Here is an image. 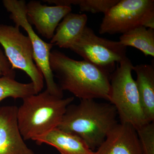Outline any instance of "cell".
Returning <instances> with one entry per match:
<instances>
[{"instance_id":"1","label":"cell","mask_w":154,"mask_h":154,"mask_svg":"<svg viewBox=\"0 0 154 154\" xmlns=\"http://www.w3.org/2000/svg\"><path fill=\"white\" fill-rule=\"evenodd\" d=\"M49 64L58 85L81 100L108 101L111 74L85 60H77L57 50L51 51Z\"/></svg>"},{"instance_id":"2","label":"cell","mask_w":154,"mask_h":154,"mask_svg":"<svg viewBox=\"0 0 154 154\" xmlns=\"http://www.w3.org/2000/svg\"><path fill=\"white\" fill-rule=\"evenodd\" d=\"M117 115L115 107L110 103L81 100L79 104L68 106L57 128L77 135L94 151L118 123Z\"/></svg>"},{"instance_id":"3","label":"cell","mask_w":154,"mask_h":154,"mask_svg":"<svg viewBox=\"0 0 154 154\" xmlns=\"http://www.w3.org/2000/svg\"><path fill=\"white\" fill-rule=\"evenodd\" d=\"M22 100L17 107V123L24 140H33L58 127L74 98H59L45 90Z\"/></svg>"},{"instance_id":"4","label":"cell","mask_w":154,"mask_h":154,"mask_svg":"<svg viewBox=\"0 0 154 154\" xmlns=\"http://www.w3.org/2000/svg\"><path fill=\"white\" fill-rule=\"evenodd\" d=\"M134 66L127 57L116 64L110 75L109 100L115 107L120 122L138 129L147 123L135 80L132 77Z\"/></svg>"},{"instance_id":"5","label":"cell","mask_w":154,"mask_h":154,"mask_svg":"<svg viewBox=\"0 0 154 154\" xmlns=\"http://www.w3.org/2000/svg\"><path fill=\"white\" fill-rule=\"evenodd\" d=\"M140 26L154 29V0H119L104 14L99 33L122 34Z\"/></svg>"},{"instance_id":"6","label":"cell","mask_w":154,"mask_h":154,"mask_svg":"<svg viewBox=\"0 0 154 154\" xmlns=\"http://www.w3.org/2000/svg\"><path fill=\"white\" fill-rule=\"evenodd\" d=\"M3 6L8 13L15 26L22 27L27 32L33 48V59L36 66L41 72L46 85V89L53 96L63 98V91L54 81V75L51 69L49 57L54 45L43 41L35 33L27 20L26 3L24 0H4Z\"/></svg>"},{"instance_id":"7","label":"cell","mask_w":154,"mask_h":154,"mask_svg":"<svg viewBox=\"0 0 154 154\" xmlns=\"http://www.w3.org/2000/svg\"><path fill=\"white\" fill-rule=\"evenodd\" d=\"M0 45L12 68L25 72L31 79L37 94L42 91L44 79L33 59L30 38L24 35L17 26L0 24Z\"/></svg>"},{"instance_id":"8","label":"cell","mask_w":154,"mask_h":154,"mask_svg":"<svg viewBox=\"0 0 154 154\" xmlns=\"http://www.w3.org/2000/svg\"><path fill=\"white\" fill-rule=\"evenodd\" d=\"M126 48L119 41L99 37L87 26L69 49L84 60L111 74L116 64L127 57Z\"/></svg>"},{"instance_id":"9","label":"cell","mask_w":154,"mask_h":154,"mask_svg":"<svg viewBox=\"0 0 154 154\" xmlns=\"http://www.w3.org/2000/svg\"><path fill=\"white\" fill-rule=\"evenodd\" d=\"M72 7L47 6L40 1H31L26 4V16L28 22L35 26L39 34L51 39L60 21L69 13Z\"/></svg>"},{"instance_id":"10","label":"cell","mask_w":154,"mask_h":154,"mask_svg":"<svg viewBox=\"0 0 154 154\" xmlns=\"http://www.w3.org/2000/svg\"><path fill=\"white\" fill-rule=\"evenodd\" d=\"M17 107H0V154H36L25 144L20 132Z\"/></svg>"},{"instance_id":"11","label":"cell","mask_w":154,"mask_h":154,"mask_svg":"<svg viewBox=\"0 0 154 154\" xmlns=\"http://www.w3.org/2000/svg\"><path fill=\"white\" fill-rule=\"evenodd\" d=\"M95 154H143L136 130L130 124L117 123Z\"/></svg>"},{"instance_id":"12","label":"cell","mask_w":154,"mask_h":154,"mask_svg":"<svg viewBox=\"0 0 154 154\" xmlns=\"http://www.w3.org/2000/svg\"><path fill=\"white\" fill-rule=\"evenodd\" d=\"M33 140L38 145L52 146L61 154H95L79 137L57 128Z\"/></svg>"},{"instance_id":"13","label":"cell","mask_w":154,"mask_h":154,"mask_svg":"<svg viewBox=\"0 0 154 154\" xmlns=\"http://www.w3.org/2000/svg\"><path fill=\"white\" fill-rule=\"evenodd\" d=\"M88 20L85 14L69 13L58 25L50 43L60 48L69 49L82 35Z\"/></svg>"},{"instance_id":"14","label":"cell","mask_w":154,"mask_h":154,"mask_svg":"<svg viewBox=\"0 0 154 154\" xmlns=\"http://www.w3.org/2000/svg\"><path fill=\"white\" fill-rule=\"evenodd\" d=\"M135 81L144 113L149 122H154V66L140 64L134 66Z\"/></svg>"},{"instance_id":"15","label":"cell","mask_w":154,"mask_h":154,"mask_svg":"<svg viewBox=\"0 0 154 154\" xmlns=\"http://www.w3.org/2000/svg\"><path fill=\"white\" fill-rule=\"evenodd\" d=\"M119 42L125 47L138 49L146 57H154V29L139 26L122 34Z\"/></svg>"},{"instance_id":"16","label":"cell","mask_w":154,"mask_h":154,"mask_svg":"<svg viewBox=\"0 0 154 154\" xmlns=\"http://www.w3.org/2000/svg\"><path fill=\"white\" fill-rule=\"evenodd\" d=\"M37 94L32 82L22 83L17 82L15 77H0V103L8 98L25 99Z\"/></svg>"},{"instance_id":"17","label":"cell","mask_w":154,"mask_h":154,"mask_svg":"<svg viewBox=\"0 0 154 154\" xmlns=\"http://www.w3.org/2000/svg\"><path fill=\"white\" fill-rule=\"evenodd\" d=\"M119 0H53V5L57 6L78 5L82 12L104 14L118 2Z\"/></svg>"},{"instance_id":"18","label":"cell","mask_w":154,"mask_h":154,"mask_svg":"<svg viewBox=\"0 0 154 154\" xmlns=\"http://www.w3.org/2000/svg\"><path fill=\"white\" fill-rule=\"evenodd\" d=\"M143 154H154V122L137 130Z\"/></svg>"},{"instance_id":"19","label":"cell","mask_w":154,"mask_h":154,"mask_svg":"<svg viewBox=\"0 0 154 154\" xmlns=\"http://www.w3.org/2000/svg\"><path fill=\"white\" fill-rule=\"evenodd\" d=\"M16 71L0 47V76L16 77Z\"/></svg>"}]
</instances>
